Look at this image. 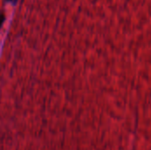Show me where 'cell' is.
I'll return each mask as SVG.
<instances>
[{
	"label": "cell",
	"mask_w": 151,
	"mask_h": 150,
	"mask_svg": "<svg viewBox=\"0 0 151 150\" xmlns=\"http://www.w3.org/2000/svg\"><path fill=\"white\" fill-rule=\"evenodd\" d=\"M4 20V14L3 12H0V27H1Z\"/></svg>",
	"instance_id": "6da1fadb"
},
{
	"label": "cell",
	"mask_w": 151,
	"mask_h": 150,
	"mask_svg": "<svg viewBox=\"0 0 151 150\" xmlns=\"http://www.w3.org/2000/svg\"><path fill=\"white\" fill-rule=\"evenodd\" d=\"M7 1H10V2H14L15 0H7Z\"/></svg>",
	"instance_id": "7a4b0ae2"
}]
</instances>
